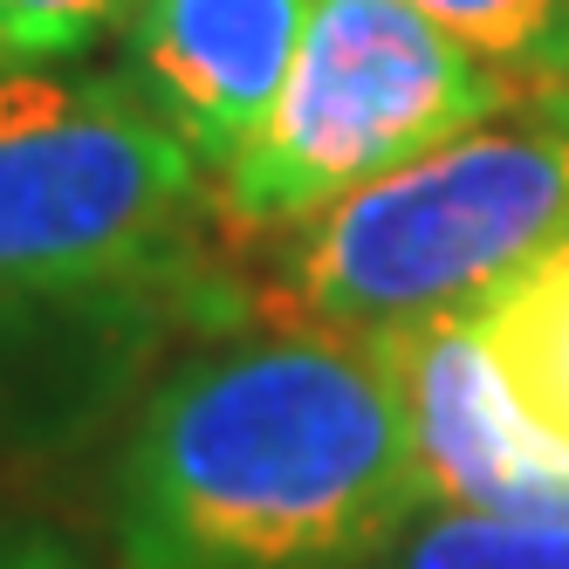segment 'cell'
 I'll list each match as a JSON object with an SVG mask.
<instances>
[{
    "mask_svg": "<svg viewBox=\"0 0 569 569\" xmlns=\"http://www.w3.org/2000/svg\"><path fill=\"white\" fill-rule=\"evenodd\" d=\"M426 508L385 343L268 330L151 385L110 487V569H385Z\"/></svg>",
    "mask_w": 569,
    "mask_h": 569,
    "instance_id": "6da1fadb",
    "label": "cell"
},
{
    "mask_svg": "<svg viewBox=\"0 0 569 569\" xmlns=\"http://www.w3.org/2000/svg\"><path fill=\"white\" fill-rule=\"evenodd\" d=\"M562 233L569 124H487L296 220L274 248L261 309L281 316V330L378 337L495 296Z\"/></svg>",
    "mask_w": 569,
    "mask_h": 569,
    "instance_id": "7a4b0ae2",
    "label": "cell"
},
{
    "mask_svg": "<svg viewBox=\"0 0 569 569\" xmlns=\"http://www.w3.org/2000/svg\"><path fill=\"white\" fill-rule=\"evenodd\" d=\"M213 172L138 76L0 69V309H90L192 261Z\"/></svg>",
    "mask_w": 569,
    "mask_h": 569,
    "instance_id": "3957f363",
    "label": "cell"
},
{
    "mask_svg": "<svg viewBox=\"0 0 569 569\" xmlns=\"http://www.w3.org/2000/svg\"><path fill=\"white\" fill-rule=\"evenodd\" d=\"M521 103L508 69L405 0H309L289 83L240 158L213 172V207L240 233H289Z\"/></svg>",
    "mask_w": 569,
    "mask_h": 569,
    "instance_id": "277c9868",
    "label": "cell"
},
{
    "mask_svg": "<svg viewBox=\"0 0 569 569\" xmlns=\"http://www.w3.org/2000/svg\"><path fill=\"white\" fill-rule=\"evenodd\" d=\"M309 0H144L131 14V76L192 138L207 172H227L289 83Z\"/></svg>",
    "mask_w": 569,
    "mask_h": 569,
    "instance_id": "5b68a950",
    "label": "cell"
},
{
    "mask_svg": "<svg viewBox=\"0 0 569 569\" xmlns=\"http://www.w3.org/2000/svg\"><path fill=\"white\" fill-rule=\"evenodd\" d=\"M473 309L515 419L556 453H569V233Z\"/></svg>",
    "mask_w": 569,
    "mask_h": 569,
    "instance_id": "8992f818",
    "label": "cell"
},
{
    "mask_svg": "<svg viewBox=\"0 0 569 569\" xmlns=\"http://www.w3.org/2000/svg\"><path fill=\"white\" fill-rule=\"evenodd\" d=\"M385 569H569V515L426 508Z\"/></svg>",
    "mask_w": 569,
    "mask_h": 569,
    "instance_id": "52a82bcc",
    "label": "cell"
},
{
    "mask_svg": "<svg viewBox=\"0 0 569 569\" xmlns=\"http://www.w3.org/2000/svg\"><path fill=\"white\" fill-rule=\"evenodd\" d=\"M405 8H419L453 42L508 69L521 97L569 56V0H405Z\"/></svg>",
    "mask_w": 569,
    "mask_h": 569,
    "instance_id": "ba28073f",
    "label": "cell"
},
{
    "mask_svg": "<svg viewBox=\"0 0 569 569\" xmlns=\"http://www.w3.org/2000/svg\"><path fill=\"white\" fill-rule=\"evenodd\" d=\"M144 0H0V69H42L124 34Z\"/></svg>",
    "mask_w": 569,
    "mask_h": 569,
    "instance_id": "9c48e42d",
    "label": "cell"
},
{
    "mask_svg": "<svg viewBox=\"0 0 569 569\" xmlns=\"http://www.w3.org/2000/svg\"><path fill=\"white\" fill-rule=\"evenodd\" d=\"M0 569H90V562H83V549H76L62 528L8 521L0 528Z\"/></svg>",
    "mask_w": 569,
    "mask_h": 569,
    "instance_id": "30bf717a",
    "label": "cell"
},
{
    "mask_svg": "<svg viewBox=\"0 0 569 569\" xmlns=\"http://www.w3.org/2000/svg\"><path fill=\"white\" fill-rule=\"evenodd\" d=\"M528 110H536V117H562V124H569V56L542 76L536 90H528Z\"/></svg>",
    "mask_w": 569,
    "mask_h": 569,
    "instance_id": "8fae6325",
    "label": "cell"
},
{
    "mask_svg": "<svg viewBox=\"0 0 569 569\" xmlns=\"http://www.w3.org/2000/svg\"><path fill=\"white\" fill-rule=\"evenodd\" d=\"M0 316H8V309H0Z\"/></svg>",
    "mask_w": 569,
    "mask_h": 569,
    "instance_id": "7c38bea8",
    "label": "cell"
}]
</instances>
